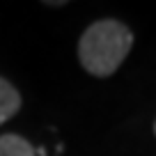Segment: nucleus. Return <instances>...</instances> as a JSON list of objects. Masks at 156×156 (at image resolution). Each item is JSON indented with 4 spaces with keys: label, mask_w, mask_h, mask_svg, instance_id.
I'll return each mask as SVG.
<instances>
[{
    "label": "nucleus",
    "mask_w": 156,
    "mask_h": 156,
    "mask_svg": "<svg viewBox=\"0 0 156 156\" xmlns=\"http://www.w3.org/2000/svg\"><path fill=\"white\" fill-rule=\"evenodd\" d=\"M133 48V32L126 23L115 19L94 21L78 41L80 67L97 78H106L119 69Z\"/></svg>",
    "instance_id": "1"
},
{
    "label": "nucleus",
    "mask_w": 156,
    "mask_h": 156,
    "mask_svg": "<svg viewBox=\"0 0 156 156\" xmlns=\"http://www.w3.org/2000/svg\"><path fill=\"white\" fill-rule=\"evenodd\" d=\"M21 110V94L7 78L0 76V124H5L7 119Z\"/></svg>",
    "instance_id": "2"
},
{
    "label": "nucleus",
    "mask_w": 156,
    "mask_h": 156,
    "mask_svg": "<svg viewBox=\"0 0 156 156\" xmlns=\"http://www.w3.org/2000/svg\"><path fill=\"white\" fill-rule=\"evenodd\" d=\"M0 156H37L28 140L19 133H2L0 136Z\"/></svg>",
    "instance_id": "3"
},
{
    "label": "nucleus",
    "mask_w": 156,
    "mask_h": 156,
    "mask_svg": "<svg viewBox=\"0 0 156 156\" xmlns=\"http://www.w3.org/2000/svg\"><path fill=\"white\" fill-rule=\"evenodd\" d=\"M154 136H156V122H154Z\"/></svg>",
    "instance_id": "4"
}]
</instances>
